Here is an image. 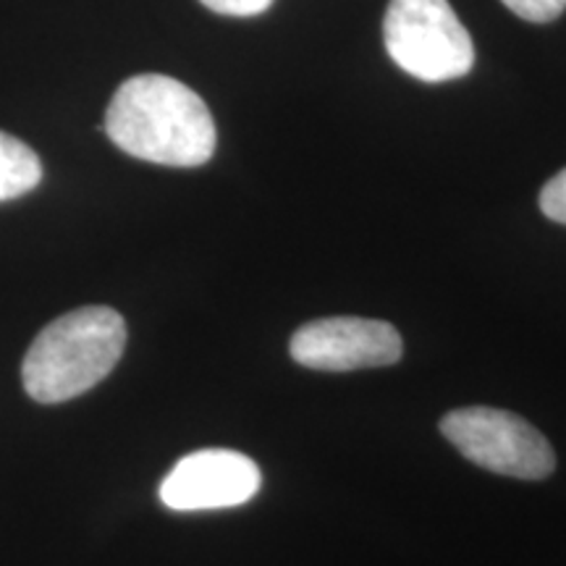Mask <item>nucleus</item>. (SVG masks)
<instances>
[{
	"label": "nucleus",
	"instance_id": "obj_7",
	"mask_svg": "<svg viewBox=\"0 0 566 566\" xmlns=\"http://www.w3.org/2000/svg\"><path fill=\"white\" fill-rule=\"evenodd\" d=\"M42 181V163L30 145L0 132V202L32 192Z\"/></svg>",
	"mask_w": 566,
	"mask_h": 566
},
{
	"label": "nucleus",
	"instance_id": "obj_1",
	"mask_svg": "<svg viewBox=\"0 0 566 566\" xmlns=\"http://www.w3.org/2000/svg\"><path fill=\"white\" fill-rule=\"evenodd\" d=\"M103 132L132 158L171 168L205 166L218 145L212 113L192 87L163 74H139L116 90Z\"/></svg>",
	"mask_w": 566,
	"mask_h": 566
},
{
	"label": "nucleus",
	"instance_id": "obj_4",
	"mask_svg": "<svg viewBox=\"0 0 566 566\" xmlns=\"http://www.w3.org/2000/svg\"><path fill=\"white\" fill-rule=\"evenodd\" d=\"M441 433L457 446L459 454L495 475L543 480L556 467V454L546 436L504 409H454L441 420Z\"/></svg>",
	"mask_w": 566,
	"mask_h": 566
},
{
	"label": "nucleus",
	"instance_id": "obj_5",
	"mask_svg": "<svg viewBox=\"0 0 566 566\" xmlns=\"http://www.w3.org/2000/svg\"><path fill=\"white\" fill-rule=\"evenodd\" d=\"M289 349L294 363L310 370L349 373L399 363L405 344L391 323L367 317H323L302 325Z\"/></svg>",
	"mask_w": 566,
	"mask_h": 566
},
{
	"label": "nucleus",
	"instance_id": "obj_9",
	"mask_svg": "<svg viewBox=\"0 0 566 566\" xmlns=\"http://www.w3.org/2000/svg\"><path fill=\"white\" fill-rule=\"evenodd\" d=\"M541 210L551 221L566 226V168L558 171L541 192Z\"/></svg>",
	"mask_w": 566,
	"mask_h": 566
},
{
	"label": "nucleus",
	"instance_id": "obj_6",
	"mask_svg": "<svg viewBox=\"0 0 566 566\" xmlns=\"http://www.w3.org/2000/svg\"><path fill=\"white\" fill-rule=\"evenodd\" d=\"M263 485L260 467L229 449H205L179 459L160 483V501L174 512L242 506Z\"/></svg>",
	"mask_w": 566,
	"mask_h": 566
},
{
	"label": "nucleus",
	"instance_id": "obj_3",
	"mask_svg": "<svg viewBox=\"0 0 566 566\" xmlns=\"http://www.w3.org/2000/svg\"><path fill=\"white\" fill-rule=\"evenodd\" d=\"M384 40L396 66L420 82H454L475 66V45L449 0H391Z\"/></svg>",
	"mask_w": 566,
	"mask_h": 566
},
{
	"label": "nucleus",
	"instance_id": "obj_8",
	"mask_svg": "<svg viewBox=\"0 0 566 566\" xmlns=\"http://www.w3.org/2000/svg\"><path fill=\"white\" fill-rule=\"evenodd\" d=\"M501 3L520 19L535 24H548L566 11V0H501Z\"/></svg>",
	"mask_w": 566,
	"mask_h": 566
},
{
	"label": "nucleus",
	"instance_id": "obj_2",
	"mask_svg": "<svg viewBox=\"0 0 566 566\" xmlns=\"http://www.w3.org/2000/svg\"><path fill=\"white\" fill-rule=\"evenodd\" d=\"M126 346L124 317L111 307H82L42 328L21 365L27 394L61 405L97 386Z\"/></svg>",
	"mask_w": 566,
	"mask_h": 566
},
{
	"label": "nucleus",
	"instance_id": "obj_10",
	"mask_svg": "<svg viewBox=\"0 0 566 566\" xmlns=\"http://www.w3.org/2000/svg\"><path fill=\"white\" fill-rule=\"evenodd\" d=\"M200 3L212 13H221V17L247 19L265 13L273 6V0H200Z\"/></svg>",
	"mask_w": 566,
	"mask_h": 566
}]
</instances>
